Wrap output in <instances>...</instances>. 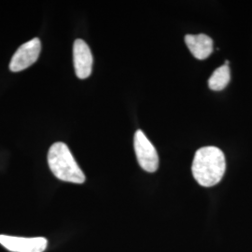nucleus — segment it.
<instances>
[{
    "label": "nucleus",
    "instance_id": "1",
    "mask_svg": "<svg viewBox=\"0 0 252 252\" xmlns=\"http://www.w3.org/2000/svg\"><path fill=\"white\" fill-rule=\"evenodd\" d=\"M191 171L194 180L203 187L215 186L226 171L225 156L217 147L208 146L195 153Z\"/></svg>",
    "mask_w": 252,
    "mask_h": 252
},
{
    "label": "nucleus",
    "instance_id": "7",
    "mask_svg": "<svg viewBox=\"0 0 252 252\" xmlns=\"http://www.w3.org/2000/svg\"><path fill=\"white\" fill-rule=\"evenodd\" d=\"M185 42L189 52L199 60L206 59L213 52V40L205 34L187 35Z\"/></svg>",
    "mask_w": 252,
    "mask_h": 252
},
{
    "label": "nucleus",
    "instance_id": "6",
    "mask_svg": "<svg viewBox=\"0 0 252 252\" xmlns=\"http://www.w3.org/2000/svg\"><path fill=\"white\" fill-rule=\"evenodd\" d=\"M75 72L79 79H87L93 69V55L90 48L82 39H77L73 45Z\"/></svg>",
    "mask_w": 252,
    "mask_h": 252
},
{
    "label": "nucleus",
    "instance_id": "2",
    "mask_svg": "<svg viewBox=\"0 0 252 252\" xmlns=\"http://www.w3.org/2000/svg\"><path fill=\"white\" fill-rule=\"evenodd\" d=\"M48 163L51 171L58 180L76 184L85 181V175L68 147L63 142H56L51 146L48 153Z\"/></svg>",
    "mask_w": 252,
    "mask_h": 252
},
{
    "label": "nucleus",
    "instance_id": "5",
    "mask_svg": "<svg viewBox=\"0 0 252 252\" xmlns=\"http://www.w3.org/2000/svg\"><path fill=\"white\" fill-rule=\"evenodd\" d=\"M0 244L11 252H43L48 242L44 237L27 238L1 234Z\"/></svg>",
    "mask_w": 252,
    "mask_h": 252
},
{
    "label": "nucleus",
    "instance_id": "4",
    "mask_svg": "<svg viewBox=\"0 0 252 252\" xmlns=\"http://www.w3.org/2000/svg\"><path fill=\"white\" fill-rule=\"evenodd\" d=\"M41 51L39 38H33L21 46L13 54L9 63V69L12 72H19L27 69L36 62Z\"/></svg>",
    "mask_w": 252,
    "mask_h": 252
},
{
    "label": "nucleus",
    "instance_id": "8",
    "mask_svg": "<svg viewBox=\"0 0 252 252\" xmlns=\"http://www.w3.org/2000/svg\"><path fill=\"white\" fill-rule=\"evenodd\" d=\"M231 80V71L228 65H222L211 75L208 80V86L211 90L221 91L225 88Z\"/></svg>",
    "mask_w": 252,
    "mask_h": 252
},
{
    "label": "nucleus",
    "instance_id": "3",
    "mask_svg": "<svg viewBox=\"0 0 252 252\" xmlns=\"http://www.w3.org/2000/svg\"><path fill=\"white\" fill-rule=\"evenodd\" d=\"M134 147L137 161L141 168L150 173L156 171L159 166L158 153L143 131L137 130L135 132Z\"/></svg>",
    "mask_w": 252,
    "mask_h": 252
}]
</instances>
